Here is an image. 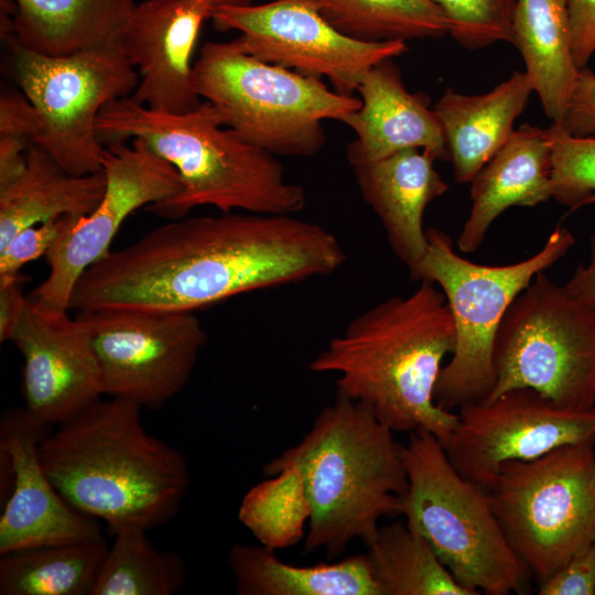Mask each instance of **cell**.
Masks as SVG:
<instances>
[{
	"instance_id": "29",
	"label": "cell",
	"mask_w": 595,
	"mask_h": 595,
	"mask_svg": "<svg viewBox=\"0 0 595 595\" xmlns=\"http://www.w3.org/2000/svg\"><path fill=\"white\" fill-rule=\"evenodd\" d=\"M342 33L364 42L436 39L448 23L432 0H307Z\"/></svg>"
},
{
	"instance_id": "35",
	"label": "cell",
	"mask_w": 595,
	"mask_h": 595,
	"mask_svg": "<svg viewBox=\"0 0 595 595\" xmlns=\"http://www.w3.org/2000/svg\"><path fill=\"white\" fill-rule=\"evenodd\" d=\"M540 595H595V539L539 584Z\"/></svg>"
},
{
	"instance_id": "10",
	"label": "cell",
	"mask_w": 595,
	"mask_h": 595,
	"mask_svg": "<svg viewBox=\"0 0 595 595\" xmlns=\"http://www.w3.org/2000/svg\"><path fill=\"white\" fill-rule=\"evenodd\" d=\"M488 494L510 547L540 584L595 539V441L506 463Z\"/></svg>"
},
{
	"instance_id": "5",
	"label": "cell",
	"mask_w": 595,
	"mask_h": 595,
	"mask_svg": "<svg viewBox=\"0 0 595 595\" xmlns=\"http://www.w3.org/2000/svg\"><path fill=\"white\" fill-rule=\"evenodd\" d=\"M403 445L366 404L337 394L294 446L268 463V476L285 467L302 474L311 505L306 551L328 558L349 542L369 544L385 517L402 515L408 489Z\"/></svg>"
},
{
	"instance_id": "21",
	"label": "cell",
	"mask_w": 595,
	"mask_h": 595,
	"mask_svg": "<svg viewBox=\"0 0 595 595\" xmlns=\"http://www.w3.org/2000/svg\"><path fill=\"white\" fill-rule=\"evenodd\" d=\"M552 195L549 128L523 123L470 181L472 207L457 238L459 252L477 250L491 224L509 207H532Z\"/></svg>"
},
{
	"instance_id": "41",
	"label": "cell",
	"mask_w": 595,
	"mask_h": 595,
	"mask_svg": "<svg viewBox=\"0 0 595 595\" xmlns=\"http://www.w3.org/2000/svg\"><path fill=\"white\" fill-rule=\"evenodd\" d=\"M564 286L577 300L595 309V229L589 237L587 263L580 264Z\"/></svg>"
},
{
	"instance_id": "37",
	"label": "cell",
	"mask_w": 595,
	"mask_h": 595,
	"mask_svg": "<svg viewBox=\"0 0 595 595\" xmlns=\"http://www.w3.org/2000/svg\"><path fill=\"white\" fill-rule=\"evenodd\" d=\"M41 130V118L32 101L22 91L2 90L0 134L20 136L34 141Z\"/></svg>"
},
{
	"instance_id": "8",
	"label": "cell",
	"mask_w": 595,
	"mask_h": 595,
	"mask_svg": "<svg viewBox=\"0 0 595 595\" xmlns=\"http://www.w3.org/2000/svg\"><path fill=\"white\" fill-rule=\"evenodd\" d=\"M194 84L224 126L275 156L317 154L326 140L323 121H340L361 104L321 78L261 61L232 40L201 47Z\"/></svg>"
},
{
	"instance_id": "22",
	"label": "cell",
	"mask_w": 595,
	"mask_h": 595,
	"mask_svg": "<svg viewBox=\"0 0 595 595\" xmlns=\"http://www.w3.org/2000/svg\"><path fill=\"white\" fill-rule=\"evenodd\" d=\"M532 93L530 79L520 71L480 95H464L451 87L444 90L433 109L444 131L457 183H470L509 140Z\"/></svg>"
},
{
	"instance_id": "40",
	"label": "cell",
	"mask_w": 595,
	"mask_h": 595,
	"mask_svg": "<svg viewBox=\"0 0 595 595\" xmlns=\"http://www.w3.org/2000/svg\"><path fill=\"white\" fill-rule=\"evenodd\" d=\"M31 140L12 134H0V187L15 181L26 166V151Z\"/></svg>"
},
{
	"instance_id": "11",
	"label": "cell",
	"mask_w": 595,
	"mask_h": 595,
	"mask_svg": "<svg viewBox=\"0 0 595 595\" xmlns=\"http://www.w3.org/2000/svg\"><path fill=\"white\" fill-rule=\"evenodd\" d=\"M8 42L21 91L41 118L33 142L71 174L102 170L105 145L97 119L109 102L132 96L140 80L120 42L61 57Z\"/></svg>"
},
{
	"instance_id": "17",
	"label": "cell",
	"mask_w": 595,
	"mask_h": 595,
	"mask_svg": "<svg viewBox=\"0 0 595 595\" xmlns=\"http://www.w3.org/2000/svg\"><path fill=\"white\" fill-rule=\"evenodd\" d=\"M23 358L26 411L41 424H62L104 396L98 360L84 324L29 298L10 339Z\"/></svg>"
},
{
	"instance_id": "31",
	"label": "cell",
	"mask_w": 595,
	"mask_h": 595,
	"mask_svg": "<svg viewBox=\"0 0 595 595\" xmlns=\"http://www.w3.org/2000/svg\"><path fill=\"white\" fill-rule=\"evenodd\" d=\"M311 505L300 470L285 467L251 487L238 518L261 545L272 550L296 544L305 537Z\"/></svg>"
},
{
	"instance_id": "33",
	"label": "cell",
	"mask_w": 595,
	"mask_h": 595,
	"mask_svg": "<svg viewBox=\"0 0 595 595\" xmlns=\"http://www.w3.org/2000/svg\"><path fill=\"white\" fill-rule=\"evenodd\" d=\"M448 23V34L467 50L498 42L513 43L512 18L517 0H432Z\"/></svg>"
},
{
	"instance_id": "30",
	"label": "cell",
	"mask_w": 595,
	"mask_h": 595,
	"mask_svg": "<svg viewBox=\"0 0 595 595\" xmlns=\"http://www.w3.org/2000/svg\"><path fill=\"white\" fill-rule=\"evenodd\" d=\"M115 534L91 595H171L183 587L182 559L158 550L147 530L130 527Z\"/></svg>"
},
{
	"instance_id": "25",
	"label": "cell",
	"mask_w": 595,
	"mask_h": 595,
	"mask_svg": "<svg viewBox=\"0 0 595 595\" xmlns=\"http://www.w3.org/2000/svg\"><path fill=\"white\" fill-rule=\"evenodd\" d=\"M512 32L533 93L552 123H560L581 71L572 53L567 0H517Z\"/></svg>"
},
{
	"instance_id": "19",
	"label": "cell",
	"mask_w": 595,
	"mask_h": 595,
	"mask_svg": "<svg viewBox=\"0 0 595 595\" xmlns=\"http://www.w3.org/2000/svg\"><path fill=\"white\" fill-rule=\"evenodd\" d=\"M357 91L360 107L340 120L356 134L347 147L350 165L407 149L429 150L439 160L448 159L444 131L429 98L407 89L393 58L374 65Z\"/></svg>"
},
{
	"instance_id": "16",
	"label": "cell",
	"mask_w": 595,
	"mask_h": 595,
	"mask_svg": "<svg viewBox=\"0 0 595 595\" xmlns=\"http://www.w3.org/2000/svg\"><path fill=\"white\" fill-rule=\"evenodd\" d=\"M25 408L0 422V555L102 537L99 521L71 506L52 484L39 456L50 433Z\"/></svg>"
},
{
	"instance_id": "12",
	"label": "cell",
	"mask_w": 595,
	"mask_h": 595,
	"mask_svg": "<svg viewBox=\"0 0 595 595\" xmlns=\"http://www.w3.org/2000/svg\"><path fill=\"white\" fill-rule=\"evenodd\" d=\"M96 354L102 393L156 408L190 381L207 333L193 312L79 311Z\"/></svg>"
},
{
	"instance_id": "13",
	"label": "cell",
	"mask_w": 595,
	"mask_h": 595,
	"mask_svg": "<svg viewBox=\"0 0 595 595\" xmlns=\"http://www.w3.org/2000/svg\"><path fill=\"white\" fill-rule=\"evenodd\" d=\"M219 31L240 32L232 41L244 52L306 76L325 77L334 90L353 96L377 63L402 55L404 41L364 42L327 22L307 0L213 10Z\"/></svg>"
},
{
	"instance_id": "14",
	"label": "cell",
	"mask_w": 595,
	"mask_h": 595,
	"mask_svg": "<svg viewBox=\"0 0 595 595\" xmlns=\"http://www.w3.org/2000/svg\"><path fill=\"white\" fill-rule=\"evenodd\" d=\"M102 170L106 190L97 207L61 235L46 252V279L30 300L51 312H68L82 274L110 252L120 226L137 209L182 190L177 171L140 139L105 145Z\"/></svg>"
},
{
	"instance_id": "3",
	"label": "cell",
	"mask_w": 595,
	"mask_h": 595,
	"mask_svg": "<svg viewBox=\"0 0 595 595\" xmlns=\"http://www.w3.org/2000/svg\"><path fill=\"white\" fill-rule=\"evenodd\" d=\"M141 409L100 398L39 445L42 466L63 498L113 532L170 521L190 485L185 457L145 431Z\"/></svg>"
},
{
	"instance_id": "1",
	"label": "cell",
	"mask_w": 595,
	"mask_h": 595,
	"mask_svg": "<svg viewBox=\"0 0 595 595\" xmlns=\"http://www.w3.org/2000/svg\"><path fill=\"white\" fill-rule=\"evenodd\" d=\"M345 260L334 234L293 215L185 216L89 267L74 288L71 310L194 312L238 294L329 275Z\"/></svg>"
},
{
	"instance_id": "34",
	"label": "cell",
	"mask_w": 595,
	"mask_h": 595,
	"mask_svg": "<svg viewBox=\"0 0 595 595\" xmlns=\"http://www.w3.org/2000/svg\"><path fill=\"white\" fill-rule=\"evenodd\" d=\"M79 218L61 216L20 230L0 249V275L18 274L24 264L45 256L56 239Z\"/></svg>"
},
{
	"instance_id": "32",
	"label": "cell",
	"mask_w": 595,
	"mask_h": 595,
	"mask_svg": "<svg viewBox=\"0 0 595 595\" xmlns=\"http://www.w3.org/2000/svg\"><path fill=\"white\" fill-rule=\"evenodd\" d=\"M552 144L553 195L570 210L595 205V137H574L549 127Z\"/></svg>"
},
{
	"instance_id": "38",
	"label": "cell",
	"mask_w": 595,
	"mask_h": 595,
	"mask_svg": "<svg viewBox=\"0 0 595 595\" xmlns=\"http://www.w3.org/2000/svg\"><path fill=\"white\" fill-rule=\"evenodd\" d=\"M567 7L573 58L582 69L595 54V0H567Z\"/></svg>"
},
{
	"instance_id": "20",
	"label": "cell",
	"mask_w": 595,
	"mask_h": 595,
	"mask_svg": "<svg viewBox=\"0 0 595 595\" xmlns=\"http://www.w3.org/2000/svg\"><path fill=\"white\" fill-rule=\"evenodd\" d=\"M436 160L429 150L407 149L351 165L365 203L378 216L392 251L409 272L428 248L425 208L448 188L434 166Z\"/></svg>"
},
{
	"instance_id": "15",
	"label": "cell",
	"mask_w": 595,
	"mask_h": 595,
	"mask_svg": "<svg viewBox=\"0 0 595 595\" xmlns=\"http://www.w3.org/2000/svg\"><path fill=\"white\" fill-rule=\"evenodd\" d=\"M457 414L455 429L442 444L458 473L487 491L506 463L595 441V408H562L528 388L464 404Z\"/></svg>"
},
{
	"instance_id": "24",
	"label": "cell",
	"mask_w": 595,
	"mask_h": 595,
	"mask_svg": "<svg viewBox=\"0 0 595 595\" xmlns=\"http://www.w3.org/2000/svg\"><path fill=\"white\" fill-rule=\"evenodd\" d=\"M13 40L47 56H67L120 42L133 0H15Z\"/></svg>"
},
{
	"instance_id": "23",
	"label": "cell",
	"mask_w": 595,
	"mask_h": 595,
	"mask_svg": "<svg viewBox=\"0 0 595 595\" xmlns=\"http://www.w3.org/2000/svg\"><path fill=\"white\" fill-rule=\"evenodd\" d=\"M105 190L104 170L71 174L31 141L23 173L0 187V249L26 227L66 215H88L101 201Z\"/></svg>"
},
{
	"instance_id": "28",
	"label": "cell",
	"mask_w": 595,
	"mask_h": 595,
	"mask_svg": "<svg viewBox=\"0 0 595 595\" xmlns=\"http://www.w3.org/2000/svg\"><path fill=\"white\" fill-rule=\"evenodd\" d=\"M367 547L382 595H475L405 521L380 526Z\"/></svg>"
},
{
	"instance_id": "42",
	"label": "cell",
	"mask_w": 595,
	"mask_h": 595,
	"mask_svg": "<svg viewBox=\"0 0 595 595\" xmlns=\"http://www.w3.org/2000/svg\"><path fill=\"white\" fill-rule=\"evenodd\" d=\"M209 6L215 9L220 8H239L252 4V0H206Z\"/></svg>"
},
{
	"instance_id": "2",
	"label": "cell",
	"mask_w": 595,
	"mask_h": 595,
	"mask_svg": "<svg viewBox=\"0 0 595 595\" xmlns=\"http://www.w3.org/2000/svg\"><path fill=\"white\" fill-rule=\"evenodd\" d=\"M455 346L446 299L431 281L391 296L353 318L309 364L337 375V394L369 407L396 432L426 430L444 443L457 412L440 407L435 385Z\"/></svg>"
},
{
	"instance_id": "4",
	"label": "cell",
	"mask_w": 595,
	"mask_h": 595,
	"mask_svg": "<svg viewBox=\"0 0 595 595\" xmlns=\"http://www.w3.org/2000/svg\"><path fill=\"white\" fill-rule=\"evenodd\" d=\"M97 132L104 145L140 139L177 171L182 190L148 206L161 217L182 218L204 205L221 213L294 215L306 204L305 190L286 181L277 156L224 126L208 101L166 112L125 97L105 106Z\"/></svg>"
},
{
	"instance_id": "9",
	"label": "cell",
	"mask_w": 595,
	"mask_h": 595,
	"mask_svg": "<svg viewBox=\"0 0 595 595\" xmlns=\"http://www.w3.org/2000/svg\"><path fill=\"white\" fill-rule=\"evenodd\" d=\"M489 397L532 389L572 410L595 408V309L542 271L505 314Z\"/></svg>"
},
{
	"instance_id": "26",
	"label": "cell",
	"mask_w": 595,
	"mask_h": 595,
	"mask_svg": "<svg viewBox=\"0 0 595 595\" xmlns=\"http://www.w3.org/2000/svg\"><path fill=\"white\" fill-rule=\"evenodd\" d=\"M228 563L238 595H382L367 554L294 565L264 545L236 543Z\"/></svg>"
},
{
	"instance_id": "6",
	"label": "cell",
	"mask_w": 595,
	"mask_h": 595,
	"mask_svg": "<svg viewBox=\"0 0 595 595\" xmlns=\"http://www.w3.org/2000/svg\"><path fill=\"white\" fill-rule=\"evenodd\" d=\"M402 456L405 523L457 582L475 595L527 591L531 574L510 547L488 491L461 475L442 442L426 430L411 432Z\"/></svg>"
},
{
	"instance_id": "39",
	"label": "cell",
	"mask_w": 595,
	"mask_h": 595,
	"mask_svg": "<svg viewBox=\"0 0 595 595\" xmlns=\"http://www.w3.org/2000/svg\"><path fill=\"white\" fill-rule=\"evenodd\" d=\"M26 278L21 274L0 275V340L11 339L14 326L26 304L23 295V283Z\"/></svg>"
},
{
	"instance_id": "36",
	"label": "cell",
	"mask_w": 595,
	"mask_h": 595,
	"mask_svg": "<svg viewBox=\"0 0 595 595\" xmlns=\"http://www.w3.org/2000/svg\"><path fill=\"white\" fill-rule=\"evenodd\" d=\"M558 126L574 137H595V73L588 67L580 71L565 115Z\"/></svg>"
},
{
	"instance_id": "7",
	"label": "cell",
	"mask_w": 595,
	"mask_h": 595,
	"mask_svg": "<svg viewBox=\"0 0 595 595\" xmlns=\"http://www.w3.org/2000/svg\"><path fill=\"white\" fill-rule=\"evenodd\" d=\"M428 248L410 272L414 281H431L443 292L455 326V346L439 375L434 399L450 411L485 400L496 375L494 347L501 321L534 277L556 263L575 238L558 226L531 257L509 264L488 266L459 255L443 230L426 229Z\"/></svg>"
},
{
	"instance_id": "18",
	"label": "cell",
	"mask_w": 595,
	"mask_h": 595,
	"mask_svg": "<svg viewBox=\"0 0 595 595\" xmlns=\"http://www.w3.org/2000/svg\"><path fill=\"white\" fill-rule=\"evenodd\" d=\"M206 0H143L136 3L120 39L140 80L132 98L151 109L186 112L203 101L195 89L193 61Z\"/></svg>"
},
{
	"instance_id": "27",
	"label": "cell",
	"mask_w": 595,
	"mask_h": 595,
	"mask_svg": "<svg viewBox=\"0 0 595 595\" xmlns=\"http://www.w3.org/2000/svg\"><path fill=\"white\" fill-rule=\"evenodd\" d=\"M104 537L0 555V595H91L108 552Z\"/></svg>"
}]
</instances>
